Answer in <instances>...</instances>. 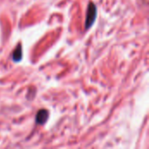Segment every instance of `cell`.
<instances>
[{
  "label": "cell",
  "instance_id": "6da1fadb",
  "mask_svg": "<svg viewBox=\"0 0 149 149\" xmlns=\"http://www.w3.org/2000/svg\"><path fill=\"white\" fill-rule=\"evenodd\" d=\"M97 16V8L93 3H90L88 4L86 18V29H89L94 23Z\"/></svg>",
  "mask_w": 149,
  "mask_h": 149
},
{
  "label": "cell",
  "instance_id": "7a4b0ae2",
  "mask_svg": "<svg viewBox=\"0 0 149 149\" xmlns=\"http://www.w3.org/2000/svg\"><path fill=\"white\" fill-rule=\"evenodd\" d=\"M49 118V113L45 109H41L36 115V122L38 125H44Z\"/></svg>",
  "mask_w": 149,
  "mask_h": 149
},
{
  "label": "cell",
  "instance_id": "3957f363",
  "mask_svg": "<svg viewBox=\"0 0 149 149\" xmlns=\"http://www.w3.org/2000/svg\"><path fill=\"white\" fill-rule=\"evenodd\" d=\"M22 47H21V45H18L17 47L14 50V52H13V55H12V58H13V60L15 62H18L21 60L22 58Z\"/></svg>",
  "mask_w": 149,
  "mask_h": 149
}]
</instances>
